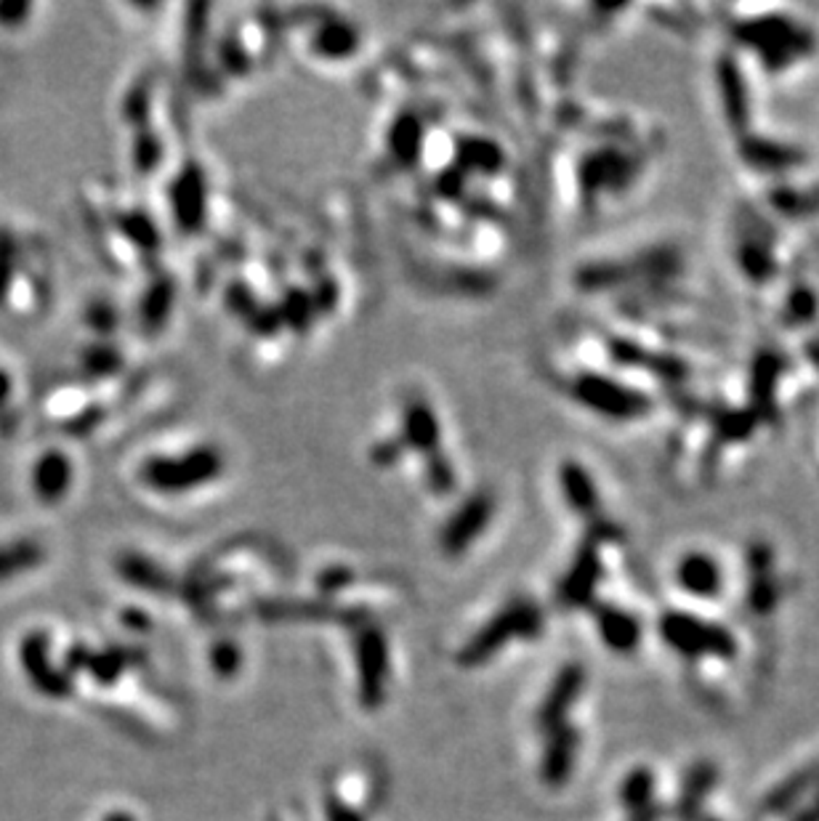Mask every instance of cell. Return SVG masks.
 <instances>
[{
  "mask_svg": "<svg viewBox=\"0 0 819 821\" xmlns=\"http://www.w3.org/2000/svg\"><path fill=\"white\" fill-rule=\"evenodd\" d=\"M211 665H213V670L219 672V676H224V678L234 676V672H237V668H240V649L234 643H226V641L219 643L216 649H213V655H211Z\"/></svg>",
  "mask_w": 819,
  "mask_h": 821,
  "instance_id": "obj_23",
  "label": "cell"
},
{
  "mask_svg": "<svg viewBox=\"0 0 819 821\" xmlns=\"http://www.w3.org/2000/svg\"><path fill=\"white\" fill-rule=\"evenodd\" d=\"M788 306H790V316H793V320H790V325H793V322H796V325H801V322H809L811 314H817V301L811 298L809 293L790 295Z\"/></svg>",
  "mask_w": 819,
  "mask_h": 821,
  "instance_id": "obj_25",
  "label": "cell"
},
{
  "mask_svg": "<svg viewBox=\"0 0 819 821\" xmlns=\"http://www.w3.org/2000/svg\"><path fill=\"white\" fill-rule=\"evenodd\" d=\"M83 367L89 369L91 375H107L118 367V356L112 348L91 346V348H85V354H83Z\"/></svg>",
  "mask_w": 819,
  "mask_h": 821,
  "instance_id": "obj_22",
  "label": "cell"
},
{
  "mask_svg": "<svg viewBox=\"0 0 819 821\" xmlns=\"http://www.w3.org/2000/svg\"><path fill=\"white\" fill-rule=\"evenodd\" d=\"M663 638L674 646L684 657H731L735 655V641L727 630L718 625H708L695 619L691 615H674L663 617L660 622Z\"/></svg>",
  "mask_w": 819,
  "mask_h": 821,
  "instance_id": "obj_3",
  "label": "cell"
},
{
  "mask_svg": "<svg viewBox=\"0 0 819 821\" xmlns=\"http://www.w3.org/2000/svg\"><path fill=\"white\" fill-rule=\"evenodd\" d=\"M583 683H586V672H583L580 665H564L538 710V726L543 731H556L564 726V718L573 710L577 695L583 691Z\"/></svg>",
  "mask_w": 819,
  "mask_h": 821,
  "instance_id": "obj_8",
  "label": "cell"
},
{
  "mask_svg": "<svg viewBox=\"0 0 819 821\" xmlns=\"http://www.w3.org/2000/svg\"><path fill=\"white\" fill-rule=\"evenodd\" d=\"M742 154L748 165L758 168L761 173H777L803 163V152H798V146L777 144L769 139H748L742 144Z\"/></svg>",
  "mask_w": 819,
  "mask_h": 821,
  "instance_id": "obj_11",
  "label": "cell"
},
{
  "mask_svg": "<svg viewBox=\"0 0 819 821\" xmlns=\"http://www.w3.org/2000/svg\"><path fill=\"white\" fill-rule=\"evenodd\" d=\"M17 240L9 229H0V308L9 304L13 282H17Z\"/></svg>",
  "mask_w": 819,
  "mask_h": 821,
  "instance_id": "obj_19",
  "label": "cell"
},
{
  "mask_svg": "<svg viewBox=\"0 0 819 821\" xmlns=\"http://www.w3.org/2000/svg\"><path fill=\"white\" fill-rule=\"evenodd\" d=\"M596 622H599L604 641H607V646H613L615 651H630V649H636V643H639V636H641L639 622H636L630 615H626V611L601 607Z\"/></svg>",
  "mask_w": 819,
  "mask_h": 821,
  "instance_id": "obj_12",
  "label": "cell"
},
{
  "mask_svg": "<svg viewBox=\"0 0 819 821\" xmlns=\"http://www.w3.org/2000/svg\"><path fill=\"white\" fill-rule=\"evenodd\" d=\"M596 580V564L594 558L586 556L580 564H577L573 575L567 577V582L562 585V601L567 607H577V604H586L590 596V588H594Z\"/></svg>",
  "mask_w": 819,
  "mask_h": 821,
  "instance_id": "obj_17",
  "label": "cell"
},
{
  "mask_svg": "<svg viewBox=\"0 0 819 821\" xmlns=\"http://www.w3.org/2000/svg\"><path fill=\"white\" fill-rule=\"evenodd\" d=\"M32 3H0V27L3 30H19L30 22Z\"/></svg>",
  "mask_w": 819,
  "mask_h": 821,
  "instance_id": "obj_24",
  "label": "cell"
},
{
  "mask_svg": "<svg viewBox=\"0 0 819 821\" xmlns=\"http://www.w3.org/2000/svg\"><path fill=\"white\" fill-rule=\"evenodd\" d=\"M43 548L36 540H13L0 545V582L36 569L43 561Z\"/></svg>",
  "mask_w": 819,
  "mask_h": 821,
  "instance_id": "obj_14",
  "label": "cell"
},
{
  "mask_svg": "<svg viewBox=\"0 0 819 821\" xmlns=\"http://www.w3.org/2000/svg\"><path fill=\"white\" fill-rule=\"evenodd\" d=\"M51 655V641L46 632H30L24 636L22 646H19V662H22L24 676L30 678V683L36 686L40 695L62 699L72 691V681L64 676L62 670H57L49 662Z\"/></svg>",
  "mask_w": 819,
  "mask_h": 821,
  "instance_id": "obj_5",
  "label": "cell"
},
{
  "mask_svg": "<svg viewBox=\"0 0 819 821\" xmlns=\"http://www.w3.org/2000/svg\"><path fill=\"white\" fill-rule=\"evenodd\" d=\"M259 611L266 619H331V609L320 604H264Z\"/></svg>",
  "mask_w": 819,
  "mask_h": 821,
  "instance_id": "obj_21",
  "label": "cell"
},
{
  "mask_svg": "<svg viewBox=\"0 0 819 821\" xmlns=\"http://www.w3.org/2000/svg\"><path fill=\"white\" fill-rule=\"evenodd\" d=\"M327 821H362V819L348 809V805L341 803V800L331 798L327 800Z\"/></svg>",
  "mask_w": 819,
  "mask_h": 821,
  "instance_id": "obj_27",
  "label": "cell"
},
{
  "mask_svg": "<svg viewBox=\"0 0 819 821\" xmlns=\"http://www.w3.org/2000/svg\"><path fill=\"white\" fill-rule=\"evenodd\" d=\"M144 615L141 611H125V625H131V628H141V625H146V619H141Z\"/></svg>",
  "mask_w": 819,
  "mask_h": 821,
  "instance_id": "obj_28",
  "label": "cell"
},
{
  "mask_svg": "<svg viewBox=\"0 0 819 821\" xmlns=\"http://www.w3.org/2000/svg\"><path fill=\"white\" fill-rule=\"evenodd\" d=\"M133 651H125V649H110V651H102V655H93L89 657V665H85V670H91V676L97 678L99 683H112L118 681L120 672L125 670V665L131 662Z\"/></svg>",
  "mask_w": 819,
  "mask_h": 821,
  "instance_id": "obj_20",
  "label": "cell"
},
{
  "mask_svg": "<svg viewBox=\"0 0 819 821\" xmlns=\"http://www.w3.org/2000/svg\"><path fill=\"white\" fill-rule=\"evenodd\" d=\"M676 577H679L681 588L697 598H716L718 590H721V569L710 556H684Z\"/></svg>",
  "mask_w": 819,
  "mask_h": 821,
  "instance_id": "obj_10",
  "label": "cell"
},
{
  "mask_svg": "<svg viewBox=\"0 0 819 821\" xmlns=\"http://www.w3.org/2000/svg\"><path fill=\"white\" fill-rule=\"evenodd\" d=\"M718 83H721L724 110H727L729 120H731V123L742 125L745 120H748V89H745L742 72H740V67H737L735 59H724Z\"/></svg>",
  "mask_w": 819,
  "mask_h": 821,
  "instance_id": "obj_13",
  "label": "cell"
},
{
  "mask_svg": "<svg viewBox=\"0 0 819 821\" xmlns=\"http://www.w3.org/2000/svg\"><path fill=\"white\" fill-rule=\"evenodd\" d=\"M737 38L742 45L756 51L764 67L769 72H782L793 67L798 59L809 57L815 49V36L796 22V19L782 17V13H767V17L745 19Z\"/></svg>",
  "mask_w": 819,
  "mask_h": 821,
  "instance_id": "obj_1",
  "label": "cell"
},
{
  "mask_svg": "<svg viewBox=\"0 0 819 821\" xmlns=\"http://www.w3.org/2000/svg\"><path fill=\"white\" fill-rule=\"evenodd\" d=\"M104 821H136V819H133L131 813H125V811H112V813H107Z\"/></svg>",
  "mask_w": 819,
  "mask_h": 821,
  "instance_id": "obj_29",
  "label": "cell"
},
{
  "mask_svg": "<svg viewBox=\"0 0 819 821\" xmlns=\"http://www.w3.org/2000/svg\"><path fill=\"white\" fill-rule=\"evenodd\" d=\"M653 792H655V779L653 773H649L647 769H639L634 773H628V779L623 782V790H620V800L623 805L634 813H644L653 809Z\"/></svg>",
  "mask_w": 819,
  "mask_h": 821,
  "instance_id": "obj_16",
  "label": "cell"
},
{
  "mask_svg": "<svg viewBox=\"0 0 819 821\" xmlns=\"http://www.w3.org/2000/svg\"><path fill=\"white\" fill-rule=\"evenodd\" d=\"M72 484H75V463L64 449L53 447L36 457L30 470V487L43 506H59L70 495Z\"/></svg>",
  "mask_w": 819,
  "mask_h": 821,
  "instance_id": "obj_6",
  "label": "cell"
},
{
  "mask_svg": "<svg viewBox=\"0 0 819 821\" xmlns=\"http://www.w3.org/2000/svg\"><path fill=\"white\" fill-rule=\"evenodd\" d=\"M211 466L205 455H181V457H152L141 466V482L158 493H184V487L200 482L205 468Z\"/></svg>",
  "mask_w": 819,
  "mask_h": 821,
  "instance_id": "obj_7",
  "label": "cell"
},
{
  "mask_svg": "<svg viewBox=\"0 0 819 821\" xmlns=\"http://www.w3.org/2000/svg\"><path fill=\"white\" fill-rule=\"evenodd\" d=\"M710 787H714V769L700 763L695 771L689 773L687 787H684V795H681V803H679L681 817H687V819L695 817L697 809H700L702 798L710 792Z\"/></svg>",
  "mask_w": 819,
  "mask_h": 821,
  "instance_id": "obj_18",
  "label": "cell"
},
{
  "mask_svg": "<svg viewBox=\"0 0 819 821\" xmlns=\"http://www.w3.org/2000/svg\"><path fill=\"white\" fill-rule=\"evenodd\" d=\"M118 571L120 577H123L125 582L136 585V588H144V590H168V580L165 575L160 571L154 564L146 561V558L141 556H123L118 561Z\"/></svg>",
  "mask_w": 819,
  "mask_h": 821,
  "instance_id": "obj_15",
  "label": "cell"
},
{
  "mask_svg": "<svg viewBox=\"0 0 819 821\" xmlns=\"http://www.w3.org/2000/svg\"><path fill=\"white\" fill-rule=\"evenodd\" d=\"M577 731L569 726H559L556 731H550V742L543 752V769L540 777L548 787H562L567 782L569 771H573L575 752H577Z\"/></svg>",
  "mask_w": 819,
  "mask_h": 821,
  "instance_id": "obj_9",
  "label": "cell"
},
{
  "mask_svg": "<svg viewBox=\"0 0 819 821\" xmlns=\"http://www.w3.org/2000/svg\"><path fill=\"white\" fill-rule=\"evenodd\" d=\"M13 392H17V383H13V375L9 367L0 365V415L11 413V399Z\"/></svg>",
  "mask_w": 819,
  "mask_h": 821,
  "instance_id": "obj_26",
  "label": "cell"
},
{
  "mask_svg": "<svg viewBox=\"0 0 819 821\" xmlns=\"http://www.w3.org/2000/svg\"><path fill=\"white\" fill-rule=\"evenodd\" d=\"M357 651V672H360V699L367 710H375L384 702L386 676H388V649L386 638L378 630L367 628L357 636L354 643Z\"/></svg>",
  "mask_w": 819,
  "mask_h": 821,
  "instance_id": "obj_4",
  "label": "cell"
},
{
  "mask_svg": "<svg viewBox=\"0 0 819 821\" xmlns=\"http://www.w3.org/2000/svg\"><path fill=\"white\" fill-rule=\"evenodd\" d=\"M540 630V611L529 604H514L506 611H501L493 622L485 625L476 636L463 646L458 662L463 668H476V665H485L495 651L503 649L514 636L533 638Z\"/></svg>",
  "mask_w": 819,
  "mask_h": 821,
  "instance_id": "obj_2",
  "label": "cell"
}]
</instances>
